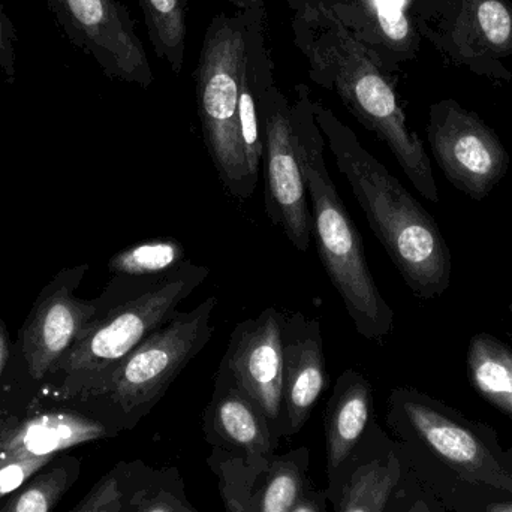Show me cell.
<instances>
[{
  "mask_svg": "<svg viewBox=\"0 0 512 512\" xmlns=\"http://www.w3.org/2000/svg\"><path fill=\"white\" fill-rule=\"evenodd\" d=\"M385 421L409 471L447 512L512 498V472L492 427L412 387L391 391Z\"/></svg>",
  "mask_w": 512,
  "mask_h": 512,
  "instance_id": "obj_1",
  "label": "cell"
},
{
  "mask_svg": "<svg viewBox=\"0 0 512 512\" xmlns=\"http://www.w3.org/2000/svg\"><path fill=\"white\" fill-rule=\"evenodd\" d=\"M292 41L313 83L333 90L349 113L387 144L409 182L423 197L435 194L432 162L423 141L409 131L387 72L343 26L325 0H288Z\"/></svg>",
  "mask_w": 512,
  "mask_h": 512,
  "instance_id": "obj_2",
  "label": "cell"
},
{
  "mask_svg": "<svg viewBox=\"0 0 512 512\" xmlns=\"http://www.w3.org/2000/svg\"><path fill=\"white\" fill-rule=\"evenodd\" d=\"M313 113L337 168L406 286L421 300L442 297L453 279V259L433 216L333 110L313 101Z\"/></svg>",
  "mask_w": 512,
  "mask_h": 512,
  "instance_id": "obj_3",
  "label": "cell"
},
{
  "mask_svg": "<svg viewBox=\"0 0 512 512\" xmlns=\"http://www.w3.org/2000/svg\"><path fill=\"white\" fill-rule=\"evenodd\" d=\"M292 144L306 185L312 237L328 279L339 292L355 331L381 342L393 333L394 310L370 273L363 239L349 216L325 162L324 135L316 123L306 84H297L291 101Z\"/></svg>",
  "mask_w": 512,
  "mask_h": 512,
  "instance_id": "obj_4",
  "label": "cell"
},
{
  "mask_svg": "<svg viewBox=\"0 0 512 512\" xmlns=\"http://www.w3.org/2000/svg\"><path fill=\"white\" fill-rule=\"evenodd\" d=\"M256 11L215 15L204 35L194 72L204 143L222 185L237 200L251 198L258 183L249 173L239 126L240 87Z\"/></svg>",
  "mask_w": 512,
  "mask_h": 512,
  "instance_id": "obj_5",
  "label": "cell"
},
{
  "mask_svg": "<svg viewBox=\"0 0 512 512\" xmlns=\"http://www.w3.org/2000/svg\"><path fill=\"white\" fill-rule=\"evenodd\" d=\"M216 303L218 298L209 297L188 312H177L129 352L84 402L95 403V415L117 433L134 429L212 340Z\"/></svg>",
  "mask_w": 512,
  "mask_h": 512,
  "instance_id": "obj_6",
  "label": "cell"
},
{
  "mask_svg": "<svg viewBox=\"0 0 512 512\" xmlns=\"http://www.w3.org/2000/svg\"><path fill=\"white\" fill-rule=\"evenodd\" d=\"M209 274V267L188 259L152 288L99 315L57 363L56 369L68 376L65 397L84 399L95 390L129 352L177 315L180 304Z\"/></svg>",
  "mask_w": 512,
  "mask_h": 512,
  "instance_id": "obj_7",
  "label": "cell"
},
{
  "mask_svg": "<svg viewBox=\"0 0 512 512\" xmlns=\"http://www.w3.org/2000/svg\"><path fill=\"white\" fill-rule=\"evenodd\" d=\"M427 138L445 179L472 200L489 197L507 176L511 158L501 138L456 101L432 105Z\"/></svg>",
  "mask_w": 512,
  "mask_h": 512,
  "instance_id": "obj_8",
  "label": "cell"
},
{
  "mask_svg": "<svg viewBox=\"0 0 512 512\" xmlns=\"http://www.w3.org/2000/svg\"><path fill=\"white\" fill-rule=\"evenodd\" d=\"M75 47L111 80L152 86L153 71L131 12L120 0H44Z\"/></svg>",
  "mask_w": 512,
  "mask_h": 512,
  "instance_id": "obj_9",
  "label": "cell"
},
{
  "mask_svg": "<svg viewBox=\"0 0 512 512\" xmlns=\"http://www.w3.org/2000/svg\"><path fill=\"white\" fill-rule=\"evenodd\" d=\"M264 140L265 212L297 251L312 240V213L292 144L291 101L271 80L259 98Z\"/></svg>",
  "mask_w": 512,
  "mask_h": 512,
  "instance_id": "obj_10",
  "label": "cell"
},
{
  "mask_svg": "<svg viewBox=\"0 0 512 512\" xmlns=\"http://www.w3.org/2000/svg\"><path fill=\"white\" fill-rule=\"evenodd\" d=\"M207 465L218 477L227 512H291L295 502L312 486L310 451L306 447L276 454L256 466L213 450Z\"/></svg>",
  "mask_w": 512,
  "mask_h": 512,
  "instance_id": "obj_11",
  "label": "cell"
},
{
  "mask_svg": "<svg viewBox=\"0 0 512 512\" xmlns=\"http://www.w3.org/2000/svg\"><path fill=\"white\" fill-rule=\"evenodd\" d=\"M283 318L267 307L237 324L221 366L251 396L282 441Z\"/></svg>",
  "mask_w": 512,
  "mask_h": 512,
  "instance_id": "obj_12",
  "label": "cell"
},
{
  "mask_svg": "<svg viewBox=\"0 0 512 512\" xmlns=\"http://www.w3.org/2000/svg\"><path fill=\"white\" fill-rule=\"evenodd\" d=\"M86 268V265L75 268L65 285L56 282L48 291L45 289L33 307L23 336L24 358L33 379H42L56 369L60 358L77 342L84 328L113 307L104 309L102 303L74 297L72 289Z\"/></svg>",
  "mask_w": 512,
  "mask_h": 512,
  "instance_id": "obj_13",
  "label": "cell"
},
{
  "mask_svg": "<svg viewBox=\"0 0 512 512\" xmlns=\"http://www.w3.org/2000/svg\"><path fill=\"white\" fill-rule=\"evenodd\" d=\"M376 423L372 384L363 373L345 370L337 378L324 417L328 481L325 492L333 511Z\"/></svg>",
  "mask_w": 512,
  "mask_h": 512,
  "instance_id": "obj_14",
  "label": "cell"
},
{
  "mask_svg": "<svg viewBox=\"0 0 512 512\" xmlns=\"http://www.w3.org/2000/svg\"><path fill=\"white\" fill-rule=\"evenodd\" d=\"M203 430L213 450L239 457L252 466L273 459L282 442L259 406L221 364L212 400L204 411Z\"/></svg>",
  "mask_w": 512,
  "mask_h": 512,
  "instance_id": "obj_15",
  "label": "cell"
},
{
  "mask_svg": "<svg viewBox=\"0 0 512 512\" xmlns=\"http://www.w3.org/2000/svg\"><path fill=\"white\" fill-rule=\"evenodd\" d=\"M330 382L318 319L283 318L282 438L297 435Z\"/></svg>",
  "mask_w": 512,
  "mask_h": 512,
  "instance_id": "obj_16",
  "label": "cell"
},
{
  "mask_svg": "<svg viewBox=\"0 0 512 512\" xmlns=\"http://www.w3.org/2000/svg\"><path fill=\"white\" fill-rule=\"evenodd\" d=\"M119 435L95 414L48 411L20 418L3 436L0 460L54 459L78 445Z\"/></svg>",
  "mask_w": 512,
  "mask_h": 512,
  "instance_id": "obj_17",
  "label": "cell"
},
{
  "mask_svg": "<svg viewBox=\"0 0 512 512\" xmlns=\"http://www.w3.org/2000/svg\"><path fill=\"white\" fill-rule=\"evenodd\" d=\"M406 474L399 444L376 423L333 512H385Z\"/></svg>",
  "mask_w": 512,
  "mask_h": 512,
  "instance_id": "obj_18",
  "label": "cell"
},
{
  "mask_svg": "<svg viewBox=\"0 0 512 512\" xmlns=\"http://www.w3.org/2000/svg\"><path fill=\"white\" fill-rule=\"evenodd\" d=\"M385 72L412 45L409 0H325Z\"/></svg>",
  "mask_w": 512,
  "mask_h": 512,
  "instance_id": "obj_19",
  "label": "cell"
},
{
  "mask_svg": "<svg viewBox=\"0 0 512 512\" xmlns=\"http://www.w3.org/2000/svg\"><path fill=\"white\" fill-rule=\"evenodd\" d=\"M274 65L265 42V8L258 9L249 30L248 60L243 72L239 96L240 138L245 149L249 173L258 182L264 156L259 98L264 87L274 80Z\"/></svg>",
  "mask_w": 512,
  "mask_h": 512,
  "instance_id": "obj_20",
  "label": "cell"
},
{
  "mask_svg": "<svg viewBox=\"0 0 512 512\" xmlns=\"http://www.w3.org/2000/svg\"><path fill=\"white\" fill-rule=\"evenodd\" d=\"M466 370L478 396L512 420V348L490 333L469 340Z\"/></svg>",
  "mask_w": 512,
  "mask_h": 512,
  "instance_id": "obj_21",
  "label": "cell"
},
{
  "mask_svg": "<svg viewBox=\"0 0 512 512\" xmlns=\"http://www.w3.org/2000/svg\"><path fill=\"white\" fill-rule=\"evenodd\" d=\"M83 471L80 457L59 454L20 489L0 501V512H53Z\"/></svg>",
  "mask_w": 512,
  "mask_h": 512,
  "instance_id": "obj_22",
  "label": "cell"
},
{
  "mask_svg": "<svg viewBox=\"0 0 512 512\" xmlns=\"http://www.w3.org/2000/svg\"><path fill=\"white\" fill-rule=\"evenodd\" d=\"M156 469L143 460L119 462L69 512H131L152 484Z\"/></svg>",
  "mask_w": 512,
  "mask_h": 512,
  "instance_id": "obj_23",
  "label": "cell"
},
{
  "mask_svg": "<svg viewBox=\"0 0 512 512\" xmlns=\"http://www.w3.org/2000/svg\"><path fill=\"white\" fill-rule=\"evenodd\" d=\"M138 5L156 57L180 74L186 60L188 0H138Z\"/></svg>",
  "mask_w": 512,
  "mask_h": 512,
  "instance_id": "obj_24",
  "label": "cell"
},
{
  "mask_svg": "<svg viewBox=\"0 0 512 512\" xmlns=\"http://www.w3.org/2000/svg\"><path fill=\"white\" fill-rule=\"evenodd\" d=\"M186 261V249L179 240L155 239L123 249L110 259L108 270L126 277H162Z\"/></svg>",
  "mask_w": 512,
  "mask_h": 512,
  "instance_id": "obj_25",
  "label": "cell"
},
{
  "mask_svg": "<svg viewBox=\"0 0 512 512\" xmlns=\"http://www.w3.org/2000/svg\"><path fill=\"white\" fill-rule=\"evenodd\" d=\"M185 478L176 466L156 469L155 478L131 512H182L186 502Z\"/></svg>",
  "mask_w": 512,
  "mask_h": 512,
  "instance_id": "obj_26",
  "label": "cell"
},
{
  "mask_svg": "<svg viewBox=\"0 0 512 512\" xmlns=\"http://www.w3.org/2000/svg\"><path fill=\"white\" fill-rule=\"evenodd\" d=\"M478 24L484 38L495 47H507L512 39V15L501 0H481L477 9Z\"/></svg>",
  "mask_w": 512,
  "mask_h": 512,
  "instance_id": "obj_27",
  "label": "cell"
},
{
  "mask_svg": "<svg viewBox=\"0 0 512 512\" xmlns=\"http://www.w3.org/2000/svg\"><path fill=\"white\" fill-rule=\"evenodd\" d=\"M385 512H447L409 471Z\"/></svg>",
  "mask_w": 512,
  "mask_h": 512,
  "instance_id": "obj_28",
  "label": "cell"
},
{
  "mask_svg": "<svg viewBox=\"0 0 512 512\" xmlns=\"http://www.w3.org/2000/svg\"><path fill=\"white\" fill-rule=\"evenodd\" d=\"M54 459L0 460V501L20 489L26 481L38 474Z\"/></svg>",
  "mask_w": 512,
  "mask_h": 512,
  "instance_id": "obj_29",
  "label": "cell"
},
{
  "mask_svg": "<svg viewBox=\"0 0 512 512\" xmlns=\"http://www.w3.org/2000/svg\"><path fill=\"white\" fill-rule=\"evenodd\" d=\"M17 32L14 24L9 20L0 3V74L8 80L15 77V44H17Z\"/></svg>",
  "mask_w": 512,
  "mask_h": 512,
  "instance_id": "obj_30",
  "label": "cell"
},
{
  "mask_svg": "<svg viewBox=\"0 0 512 512\" xmlns=\"http://www.w3.org/2000/svg\"><path fill=\"white\" fill-rule=\"evenodd\" d=\"M328 505L330 502H328L327 492L310 486L295 502L291 512H330Z\"/></svg>",
  "mask_w": 512,
  "mask_h": 512,
  "instance_id": "obj_31",
  "label": "cell"
},
{
  "mask_svg": "<svg viewBox=\"0 0 512 512\" xmlns=\"http://www.w3.org/2000/svg\"><path fill=\"white\" fill-rule=\"evenodd\" d=\"M20 420L18 415L12 414L8 409L0 406V444H2L3 436L6 435L9 429Z\"/></svg>",
  "mask_w": 512,
  "mask_h": 512,
  "instance_id": "obj_32",
  "label": "cell"
},
{
  "mask_svg": "<svg viewBox=\"0 0 512 512\" xmlns=\"http://www.w3.org/2000/svg\"><path fill=\"white\" fill-rule=\"evenodd\" d=\"M9 357L8 334H6L5 325L0 321V378H2L3 370Z\"/></svg>",
  "mask_w": 512,
  "mask_h": 512,
  "instance_id": "obj_33",
  "label": "cell"
},
{
  "mask_svg": "<svg viewBox=\"0 0 512 512\" xmlns=\"http://www.w3.org/2000/svg\"><path fill=\"white\" fill-rule=\"evenodd\" d=\"M474 512H512V498L489 502V504L483 505Z\"/></svg>",
  "mask_w": 512,
  "mask_h": 512,
  "instance_id": "obj_34",
  "label": "cell"
},
{
  "mask_svg": "<svg viewBox=\"0 0 512 512\" xmlns=\"http://www.w3.org/2000/svg\"><path fill=\"white\" fill-rule=\"evenodd\" d=\"M231 5L236 6L239 11H254L264 9V0H227Z\"/></svg>",
  "mask_w": 512,
  "mask_h": 512,
  "instance_id": "obj_35",
  "label": "cell"
},
{
  "mask_svg": "<svg viewBox=\"0 0 512 512\" xmlns=\"http://www.w3.org/2000/svg\"><path fill=\"white\" fill-rule=\"evenodd\" d=\"M504 459L505 462H507L508 468H510V471L512 472V450L504 451Z\"/></svg>",
  "mask_w": 512,
  "mask_h": 512,
  "instance_id": "obj_36",
  "label": "cell"
},
{
  "mask_svg": "<svg viewBox=\"0 0 512 512\" xmlns=\"http://www.w3.org/2000/svg\"><path fill=\"white\" fill-rule=\"evenodd\" d=\"M182 512H201L198 510H195L194 507H192L191 502H186L185 507H183Z\"/></svg>",
  "mask_w": 512,
  "mask_h": 512,
  "instance_id": "obj_37",
  "label": "cell"
},
{
  "mask_svg": "<svg viewBox=\"0 0 512 512\" xmlns=\"http://www.w3.org/2000/svg\"><path fill=\"white\" fill-rule=\"evenodd\" d=\"M508 309H510V312L512 313V303H510V306H508Z\"/></svg>",
  "mask_w": 512,
  "mask_h": 512,
  "instance_id": "obj_38",
  "label": "cell"
}]
</instances>
